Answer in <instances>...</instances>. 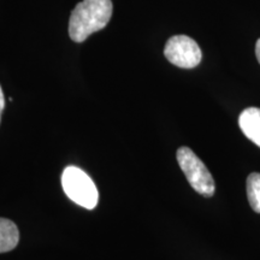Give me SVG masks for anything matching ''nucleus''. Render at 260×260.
<instances>
[{
	"instance_id": "nucleus-1",
	"label": "nucleus",
	"mask_w": 260,
	"mask_h": 260,
	"mask_svg": "<svg viewBox=\"0 0 260 260\" xmlns=\"http://www.w3.org/2000/svg\"><path fill=\"white\" fill-rule=\"evenodd\" d=\"M111 0H82L75 6L69 21V35L75 42H83L93 32L109 24L112 16Z\"/></svg>"
},
{
	"instance_id": "nucleus-2",
	"label": "nucleus",
	"mask_w": 260,
	"mask_h": 260,
	"mask_svg": "<svg viewBox=\"0 0 260 260\" xmlns=\"http://www.w3.org/2000/svg\"><path fill=\"white\" fill-rule=\"evenodd\" d=\"M61 186L70 200L87 210L95 209L99 200V193L83 170L76 167H68L61 175Z\"/></svg>"
},
{
	"instance_id": "nucleus-3",
	"label": "nucleus",
	"mask_w": 260,
	"mask_h": 260,
	"mask_svg": "<svg viewBox=\"0 0 260 260\" xmlns=\"http://www.w3.org/2000/svg\"><path fill=\"white\" fill-rule=\"evenodd\" d=\"M177 161L181 170L186 175L191 188L204 197L210 198L214 194V180L201 159L189 147L177 149Z\"/></svg>"
},
{
	"instance_id": "nucleus-4",
	"label": "nucleus",
	"mask_w": 260,
	"mask_h": 260,
	"mask_svg": "<svg viewBox=\"0 0 260 260\" xmlns=\"http://www.w3.org/2000/svg\"><path fill=\"white\" fill-rule=\"evenodd\" d=\"M164 56L171 64L182 69H193L200 64L203 53L199 45L187 35H175L167 41Z\"/></svg>"
},
{
	"instance_id": "nucleus-5",
	"label": "nucleus",
	"mask_w": 260,
	"mask_h": 260,
	"mask_svg": "<svg viewBox=\"0 0 260 260\" xmlns=\"http://www.w3.org/2000/svg\"><path fill=\"white\" fill-rule=\"evenodd\" d=\"M239 125L246 138L260 147V109L247 107L243 110L239 117Z\"/></svg>"
},
{
	"instance_id": "nucleus-6",
	"label": "nucleus",
	"mask_w": 260,
	"mask_h": 260,
	"mask_svg": "<svg viewBox=\"0 0 260 260\" xmlns=\"http://www.w3.org/2000/svg\"><path fill=\"white\" fill-rule=\"evenodd\" d=\"M18 241L19 234L16 224L10 219L0 218V253L15 249Z\"/></svg>"
},
{
	"instance_id": "nucleus-7",
	"label": "nucleus",
	"mask_w": 260,
	"mask_h": 260,
	"mask_svg": "<svg viewBox=\"0 0 260 260\" xmlns=\"http://www.w3.org/2000/svg\"><path fill=\"white\" fill-rule=\"evenodd\" d=\"M247 198L252 210L260 213V174L253 172L247 177Z\"/></svg>"
},
{
	"instance_id": "nucleus-8",
	"label": "nucleus",
	"mask_w": 260,
	"mask_h": 260,
	"mask_svg": "<svg viewBox=\"0 0 260 260\" xmlns=\"http://www.w3.org/2000/svg\"><path fill=\"white\" fill-rule=\"evenodd\" d=\"M5 109V96L4 93H3L2 87H0V121H2V113Z\"/></svg>"
},
{
	"instance_id": "nucleus-9",
	"label": "nucleus",
	"mask_w": 260,
	"mask_h": 260,
	"mask_svg": "<svg viewBox=\"0 0 260 260\" xmlns=\"http://www.w3.org/2000/svg\"><path fill=\"white\" fill-rule=\"evenodd\" d=\"M255 54H256V59H258L259 64H260V39L258 41H256V45H255Z\"/></svg>"
}]
</instances>
